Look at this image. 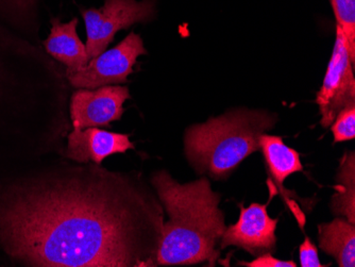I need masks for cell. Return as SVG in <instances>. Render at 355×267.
I'll use <instances>...</instances> for the list:
<instances>
[{
  "label": "cell",
  "instance_id": "obj_16",
  "mask_svg": "<svg viewBox=\"0 0 355 267\" xmlns=\"http://www.w3.org/2000/svg\"><path fill=\"white\" fill-rule=\"evenodd\" d=\"M300 265L302 267H324L328 265L322 264L319 260L318 249L310 238H305L304 242L299 247Z\"/></svg>",
  "mask_w": 355,
  "mask_h": 267
},
{
  "label": "cell",
  "instance_id": "obj_1",
  "mask_svg": "<svg viewBox=\"0 0 355 267\" xmlns=\"http://www.w3.org/2000/svg\"><path fill=\"white\" fill-rule=\"evenodd\" d=\"M164 212L137 175L65 169L0 201V245L31 266H157Z\"/></svg>",
  "mask_w": 355,
  "mask_h": 267
},
{
  "label": "cell",
  "instance_id": "obj_12",
  "mask_svg": "<svg viewBox=\"0 0 355 267\" xmlns=\"http://www.w3.org/2000/svg\"><path fill=\"white\" fill-rule=\"evenodd\" d=\"M259 143L269 175L280 190L284 191V181L295 173L303 171L300 155L287 146L282 137L277 135L264 133L261 135Z\"/></svg>",
  "mask_w": 355,
  "mask_h": 267
},
{
  "label": "cell",
  "instance_id": "obj_13",
  "mask_svg": "<svg viewBox=\"0 0 355 267\" xmlns=\"http://www.w3.org/2000/svg\"><path fill=\"white\" fill-rule=\"evenodd\" d=\"M336 193L331 199V209L335 215H342L355 225V155L345 153L336 177Z\"/></svg>",
  "mask_w": 355,
  "mask_h": 267
},
{
  "label": "cell",
  "instance_id": "obj_5",
  "mask_svg": "<svg viewBox=\"0 0 355 267\" xmlns=\"http://www.w3.org/2000/svg\"><path fill=\"white\" fill-rule=\"evenodd\" d=\"M143 40L130 33L114 49L89 60L87 67L67 71L69 83L79 89H95L105 85L127 83L139 55H146Z\"/></svg>",
  "mask_w": 355,
  "mask_h": 267
},
{
  "label": "cell",
  "instance_id": "obj_11",
  "mask_svg": "<svg viewBox=\"0 0 355 267\" xmlns=\"http://www.w3.org/2000/svg\"><path fill=\"white\" fill-rule=\"evenodd\" d=\"M319 247L340 267L355 266V225L346 218H335L318 226Z\"/></svg>",
  "mask_w": 355,
  "mask_h": 267
},
{
  "label": "cell",
  "instance_id": "obj_15",
  "mask_svg": "<svg viewBox=\"0 0 355 267\" xmlns=\"http://www.w3.org/2000/svg\"><path fill=\"white\" fill-rule=\"evenodd\" d=\"M334 143L346 142L355 137V103L338 112L331 125Z\"/></svg>",
  "mask_w": 355,
  "mask_h": 267
},
{
  "label": "cell",
  "instance_id": "obj_4",
  "mask_svg": "<svg viewBox=\"0 0 355 267\" xmlns=\"http://www.w3.org/2000/svg\"><path fill=\"white\" fill-rule=\"evenodd\" d=\"M153 0H105L101 9L83 11L87 26V53L89 59L97 57L107 49L119 30L133 24L150 21L155 15Z\"/></svg>",
  "mask_w": 355,
  "mask_h": 267
},
{
  "label": "cell",
  "instance_id": "obj_7",
  "mask_svg": "<svg viewBox=\"0 0 355 267\" xmlns=\"http://www.w3.org/2000/svg\"><path fill=\"white\" fill-rule=\"evenodd\" d=\"M241 214L236 224L225 228L221 236L219 249L236 246L252 256H260L276 251V230L278 218H271L267 212V205L251 203L245 208L239 205Z\"/></svg>",
  "mask_w": 355,
  "mask_h": 267
},
{
  "label": "cell",
  "instance_id": "obj_2",
  "mask_svg": "<svg viewBox=\"0 0 355 267\" xmlns=\"http://www.w3.org/2000/svg\"><path fill=\"white\" fill-rule=\"evenodd\" d=\"M151 184L169 216L163 224L155 263L215 266L220 255L216 249L225 232L221 197L207 177L193 182H178L166 171L153 174Z\"/></svg>",
  "mask_w": 355,
  "mask_h": 267
},
{
  "label": "cell",
  "instance_id": "obj_14",
  "mask_svg": "<svg viewBox=\"0 0 355 267\" xmlns=\"http://www.w3.org/2000/svg\"><path fill=\"white\" fill-rule=\"evenodd\" d=\"M337 26L347 39V49L352 64L355 62V0H331Z\"/></svg>",
  "mask_w": 355,
  "mask_h": 267
},
{
  "label": "cell",
  "instance_id": "obj_9",
  "mask_svg": "<svg viewBox=\"0 0 355 267\" xmlns=\"http://www.w3.org/2000/svg\"><path fill=\"white\" fill-rule=\"evenodd\" d=\"M135 149L129 135L101 129H73L69 135L65 155L78 163L93 162L99 165L105 158Z\"/></svg>",
  "mask_w": 355,
  "mask_h": 267
},
{
  "label": "cell",
  "instance_id": "obj_8",
  "mask_svg": "<svg viewBox=\"0 0 355 267\" xmlns=\"http://www.w3.org/2000/svg\"><path fill=\"white\" fill-rule=\"evenodd\" d=\"M130 98L127 87L105 85L89 91L75 92L71 101V119L73 129L109 126L123 114V103Z\"/></svg>",
  "mask_w": 355,
  "mask_h": 267
},
{
  "label": "cell",
  "instance_id": "obj_6",
  "mask_svg": "<svg viewBox=\"0 0 355 267\" xmlns=\"http://www.w3.org/2000/svg\"><path fill=\"white\" fill-rule=\"evenodd\" d=\"M347 44L342 28L336 25L334 49L324 83L316 96L321 115L320 123L324 128L332 125L336 115L344 107L355 103L354 65L351 61Z\"/></svg>",
  "mask_w": 355,
  "mask_h": 267
},
{
  "label": "cell",
  "instance_id": "obj_3",
  "mask_svg": "<svg viewBox=\"0 0 355 267\" xmlns=\"http://www.w3.org/2000/svg\"><path fill=\"white\" fill-rule=\"evenodd\" d=\"M275 113L245 107L187 129L185 155L198 174L221 180L228 178L251 153L260 150L261 135L272 130Z\"/></svg>",
  "mask_w": 355,
  "mask_h": 267
},
{
  "label": "cell",
  "instance_id": "obj_17",
  "mask_svg": "<svg viewBox=\"0 0 355 267\" xmlns=\"http://www.w3.org/2000/svg\"><path fill=\"white\" fill-rule=\"evenodd\" d=\"M237 265L247 267H297L294 261H284L275 258L270 252L260 255L251 262H239Z\"/></svg>",
  "mask_w": 355,
  "mask_h": 267
},
{
  "label": "cell",
  "instance_id": "obj_10",
  "mask_svg": "<svg viewBox=\"0 0 355 267\" xmlns=\"http://www.w3.org/2000/svg\"><path fill=\"white\" fill-rule=\"evenodd\" d=\"M51 25V35L44 42L47 53L67 65V71H77L87 67L89 59L87 47L77 33L78 19L67 24L55 19Z\"/></svg>",
  "mask_w": 355,
  "mask_h": 267
}]
</instances>
